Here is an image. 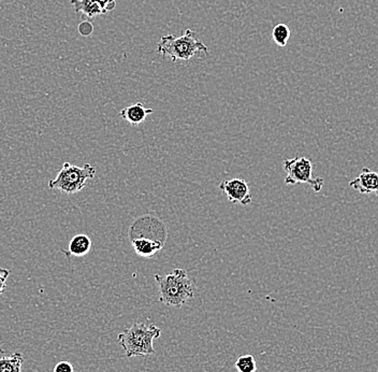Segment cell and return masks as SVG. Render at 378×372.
Wrapping results in <instances>:
<instances>
[{
  "mask_svg": "<svg viewBox=\"0 0 378 372\" xmlns=\"http://www.w3.org/2000/svg\"><path fill=\"white\" fill-rule=\"evenodd\" d=\"M167 234L165 223L152 215H144L135 219L128 232L135 253L146 259H151L164 249Z\"/></svg>",
  "mask_w": 378,
  "mask_h": 372,
  "instance_id": "cell-1",
  "label": "cell"
},
{
  "mask_svg": "<svg viewBox=\"0 0 378 372\" xmlns=\"http://www.w3.org/2000/svg\"><path fill=\"white\" fill-rule=\"evenodd\" d=\"M154 278L159 287V303L166 306L181 308L194 298L196 286L184 269H175L167 276L155 274Z\"/></svg>",
  "mask_w": 378,
  "mask_h": 372,
  "instance_id": "cell-2",
  "label": "cell"
},
{
  "mask_svg": "<svg viewBox=\"0 0 378 372\" xmlns=\"http://www.w3.org/2000/svg\"><path fill=\"white\" fill-rule=\"evenodd\" d=\"M162 335L156 325L135 323L118 335V344L125 350L126 358H146L155 354L154 340Z\"/></svg>",
  "mask_w": 378,
  "mask_h": 372,
  "instance_id": "cell-3",
  "label": "cell"
},
{
  "mask_svg": "<svg viewBox=\"0 0 378 372\" xmlns=\"http://www.w3.org/2000/svg\"><path fill=\"white\" fill-rule=\"evenodd\" d=\"M156 51L165 58H171L173 62L188 61L201 52L209 53L208 47L200 41L198 32L190 30H185L179 37L164 36L158 42Z\"/></svg>",
  "mask_w": 378,
  "mask_h": 372,
  "instance_id": "cell-4",
  "label": "cell"
},
{
  "mask_svg": "<svg viewBox=\"0 0 378 372\" xmlns=\"http://www.w3.org/2000/svg\"><path fill=\"white\" fill-rule=\"evenodd\" d=\"M96 175V168L91 164H85L83 167L65 163L54 180L49 182L51 190H58L67 195H74L81 192L85 186L86 181L93 179Z\"/></svg>",
  "mask_w": 378,
  "mask_h": 372,
  "instance_id": "cell-5",
  "label": "cell"
},
{
  "mask_svg": "<svg viewBox=\"0 0 378 372\" xmlns=\"http://www.w3.org/2000/svg\"><path fill=\"white\" fill-rule=\"evenodd\" d=\"M284 171L286 173L285 183L288 185L309 184L315 192L322 190L324 180L322 177H315L313 173V164L309 158L295 157L284 160Z\"/></svg>",
  "mask_w": 378,
  "mask_h": 372,
  "instance_id": "cell-6",
  "label": "cell"
},
{
  "mask_svg": "<svg viewBox=\"0 0 378 372\" xmlns=\"http://www.w3.org/2000/svg\"><path fill=\"white\" fill-rule=\"evenodd\" d=\"M219 190L228 198L231 204H240L248 206L252 202L251 190L247 182L240 177H234L231 180L223 181L219 185Z\"/></svg>",
  "mask_w": 378,
  "mask_h": 372,
  "instance_id": "cell-7",
  "label": "cell"
},
{
  "mask_svg": "<svg viewBox=\"0 0 378 372\" xmlns=\"http://www.w3.org/2000/svg\"><path fill=\"white\" fill-rule=\"evenodd\" d=\"M76 13H83L82 18L89 20L97 15L106 14L115 9V0H70Z\"/></svg>",
  "mask_w": 378,
  "mask_h": 372,
  "instance_id": "cell-8",
  "label": "cell"
},
{
  "mask_svg": "<svg viewBox=\"0 0 378 372\" xmlns=\"http://www.w3.org/2000/svg\"><path fill=\"white\" fill-rule=\"evenodd\" d=\"M349 186L364 195L375 194L378 196V171H372L364 168L355 180L349 182Z\"/></svg>",
  "mask_w": 378,
  "mask_h": 372,
  "instance_id": "cell-9",
  "label": "cell"
},
{
  "mask_svg": "<svg viewBox=\"0 0 378 372\" xmlns=\"http://www.w3.org/2000/svg\"><path fill=\"white\" fill-rule=\"evenodd\" d=\"M154 113L153 109L146 108L143 102H137L123 109L118 116L133 126L140 125L150 114Z\"/></svg>",
  "mask_w": 378,
  "mask_h": 372,
  "instance_id": "cell-10",
  "label": "cell"
},
{
  "mask_svg": "<svg viewBox=\"0 0 378 372\" xmlns=\"http://www.w3.org/2000/svg\"><path fill=\"white\" fill-rule=\"evenodd\" d=\"M24 356L22 353L14 352L5 355L0 351V372H22Z\"/></svg>",
  "mask_w": 378,
  "mask_h": 372,
  "instance_id": "cell-11",
  "label": "cell"
},
{
  "mask_svg": "<svg viewBox=\"0 0 378 372\" xmlns=\"http://www.w3.org/2000/svg\"><path fill=\"white\" fill-rule=\"evenodd\" d=\"M93 247V242L87 234H76L69 243V253L76 257L85 256L89 254Z\"/></svg>",
  "mask_w": 378,
  "mask_h": 372,
  "instance_id": "cell-12",
  "label": "cell"
},
{
  "mask_svg": "<svg viewBox=\"0 0 378 372\" xmlns=\"http://www.w3.org/2000/svg\"><path fill=\"white\" fill-rule=\"evenodd\" d=\"M290 32L289 28L287 25L284 24V23H280V24L276 25L274 26L272 30V38L273 41L276 43V45H280V47H286L287 45L288 41H289Z\"/></svg>",
  "mask_w": 378,
  "mask_h": 372,
  "instance_id": "cell-13",
  "label": "cell"
},
{
  "mask_svg": "<svg viewBox=\"0 0 378 372\" xmlns=\"http://www.w3.org/2000/svg\"><path fill=\"white\" fill-rule=\"evenodd\" d=\"M234 368L238 372H256L257 362L253 355H242L234 362Z\"/></svg>",
  "mask_w": 378,
  "mask_h": 372,
  "instance_id": "cell-14",
  "label": "cell"
},
{
  "mask_svg": "<svg viewBox=\"0 0 378 372\" xmlns=\"http://www.w3.org/2000/svg\"><path fill=\"white\" fill-rule=\"evenodd\" d=\"M78 30H79L80 35L84 36V37L91 36L93 32V23L89 20L82 21V22L80 23L79 26H78Z\"/></svg>",
  "mask_w": 378,
  "mask_h": 372,
  "instance_id": "cell-15",
  "label": "cell"
},
{
  "mask_svg": "<svg viewBox=\"0 0 378 372\" xmlns=\"http://www.w3.org/2000/svg\"><path fill=\"white\" fill-rule=\"evenodd\" d=\"M53 372H74V366H72L71 362H66V360L59 362L55 366Z\"/></svg>",
  "mask_w": 378,
  "mask_h": 372,
  "instance_id": "cell-16",
  "label": "cell"
},
{
  "mask_svg": "<svg viewBox=\"0 0 378 372\" xmlns=\"http://www.w3.org/2000/svg\"><path fill=\"white\" fill-rule=\"evenodd\" d=\"M9 274H10V270L0 268V295L5 292V286H7V278Z\"/></svg>",
  "mask_w": 378,
  "mask_h": 372,
  "instance_id": "cell-17",
  "label": "cell"
}]
</instances>
